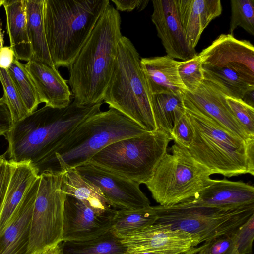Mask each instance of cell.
Returning <instances> with one entry per match:
<instances>
[{"label": "cell", "instance_id": "obj_14", "mask_svg": "<svg viewBox=\"0 0 254 254\" xmlns=\"http://www.w3.org/2000/svg\"><path fill=\"white\" fill-rule=\"evenodd\" d=\"M225 92L219 86L205 79L194 91H186L184 107L194 110L218 126L244 140L249 138L234 117L228 105Z\"/></svg>", "mask_w": 254, "mask_h": 254}, {"label": "cell", "instance_id": "obj_1", "mask_svg": "<svg viewBox=\"0 0 254 254\" xmlns=\"http://www.w3.org/2000/svg\"><path fill=\"white\" fill-rule=\"evenodd\" d=\"M103 102L79 106L72 101L63 108L45 105L30 113L4 135L8 142V161L28 163L36 172L64 137L101 111Z\"/></svg>", "mask_w": 254, "mask_h": 254}, {"label": "cell", "instance_id": "obj_2", "mask_svg": "<svg viewBox=\"0 0 254 254\" xmlns=\"http://www.w3.org/2000/svg\"><path fill=\"white\" fill-rule=\"evenodd\" d=\"M119 12L110 4L68 68L73 102L85 106L103 102L122 37Z\"/></svg>", "mask_w": 254, "mask_h": 254}, {"label": "cell", "instance_id": "obj_42", "mask_svg": "<svg viewBox=\"0 0 254 254\" xmlns=\"http://www.w3.org/2000/svg\"><path fill=\"white\" fill-rule=\"evenodd\" d=\"M4 42V34L2 29V21L0 18V51L3 47Z\"/></svg>", "mask_w": 254, "mask_h": 254}, {"label": "cell", "instance_id": "obj_10", "mask_svg": "<svg viewBox=\"0 0 254 254\" xmlns=\"http://www.w3.org/2000/svg\"><path fill=\"white\" fill-rule=\"evenodd\" d=\"M64 171L40 176L29 230L27 254L47 251L62 242L64 203Z\"/></svg>", "mask_w": 254, "mask_h": 254}, {"label": "cell", "instance_id": "obj_4", "mask_svg": "<svg viewBox=\"0 0 254 254\" xmlns=\"http://www.w3.org/2000/svg\"><path fill=\"white\" fill-rule=\"evenodd\" d=\"M109 5V0H45L44 29L56 68H69Z\"/></svg>", "mask_w": 254, "mask_h": 254}, {"label": "cell", "instance_id": "obj_23", "mask_svg": "<svg viewBox=\"0 0 254 254\" xmlns=\"http://www.w3.org/2000/svg\"><path fill=\"white\" fill-rule=\"evenodd\" d=\"M12 165L9 183L0 214V235L9 224L13 213L28 189L38 177L28 163L12 164Z\"/></svg>", "mask_w": 254, "mask_h": 254}, {"label": "cell", "instance_id": "obj_34", "mask_svg": "<svg viewBox=\"0 0 254 254\" xmlns=\"http://www.w3.org/2000/svg\"><path fill=\"white\" fill-rule=\"evenodd\" d=\"M240 254H251L254 239V214L231 234Z\"/></svg>", "mask_w": 254, "mask_h": 254}, {"label": "cell", "instance_id": "obj_44", "mask_svg": "<svg viewBox=\"0 0 254 254\" xmlns=\"http://www.w3.org/2000/svg\"><path fill=\"white\" fill-rule=\"evenodd\" d=\"M194 254H208L207 253L204 249L203 244L201 246L200 249L196 253Z\"/></svg>", "mask_w": 254, "mask_h": 254}, {"label": "cell", "instance_id": "obj_40", "mask_svg": "<svg viewBox=\"0 0 254 254\" xmlns=\"http://www.w3.org/2000/svg\"><path fill=\"white\" fill-rule=\"evenodd\" d=\"M15 55L10 46H3L0 51V67L8 70L13 62Z\"/></svg>", "mask_w": 254, "mask_h": 254}, {"label": "cell", "instance_id": "obj_48", "mask_svg": "<svg viewBox=\"0 0 254 254\" xmlns=\"http://www.w3.org/2000/svg\"><path fill=\"white\" fill-rule=\"evenodd\" d=\"M0 135H1V134H0Z\"/></svg>", "mask_w": 254, "mask_h": 254}, {"label": "cell", "instance_id": "obj_9", "mask_svg": "<svg viewBox=\"0 0 254 254\" xmlns=\"http://www.w3.org/2000/svg\"><path fill=\"white\" fill-rule=\"evenodd\" d=\"M153 207L157 215L155 223L188 232L197 237L200 244L231 235L254 214V204L224 210L199 205L193 199Z\"/></svg>", "mask_w": 254, "mask_h": 254}, {"label": "cell", "instance_id": "obj_12", "mask_svg": "<svg viewBox=\"0 0 254 254\" xmlns=\"http://www.w3.org/2000/svg\"><path fill=\"white\" fill-rule=\"evenodd\" d=\"M127 253L182 254L200 244L199 238L185 231L159 223L120 238Z\"/></svg>", "mask_w": 254, "mask_h": 254}, {"label": "cell", "instance_id": "obj_26", "mask_svg": "<svg viewBox=\"0 0 254 254\" xmlns=\"http://www.w3.org/2000/svg\"><path fill=\"white\" fill-rule=\"evenodd\" d=\"M150 105L157 130L170 136L174 123L185 112L183 96L170 93L150 94Z\"/></svg>", "mask_w": 254, "mask_h": 254}, {"label": "cell", "instance_id": "obj_19", "mask_svg": "<svg viewBox=\"0 0 254 254\" xmlns=\"http://www.w3.org/2000/svg\"><path fill=\"white\" fill-rule=\"evenodd\" d=\"M193 200L204 206L231 209L254 204V187L242 181L212 179Z\"/></svg>", "mask_w": 254, "mask_h": 254}, {"label": "cell", "instance_id": "obj_17", "mask_svg": "<svg viewBox=\"0 0 254 254\" xmlns=\"http://www.w3.org/2000/svg\"><path fill=\"white\" fill-rule=\"evenodd\" d=\"M39 182V176L28 189L9 224L0 235V254H27L31 219Z\"/></svg>", "mask_w": 254, "mask_h": 254}, {"label": "cell", "instance_id": "obj_43", "mask_svg": "<svg viewBox=\"0 0 254 254\" xmlns=\"http://www.w3.org/2000/svg\"><path fill=\"white\" fill-rule=\"evenodd\" d=\"M201 248V246L199 247H193L188 252L184 253L182 254H194L197 253Z\"/></svg>", "mask_w": 254, "mask_h": 254}, {"label": "cell", "instance_id": "obj_32", "mask_svg": "<svg viewBox=\"0 0 254 254\" xmlns=\"http://www.w3.org/2000/svg\"><path fill=\"white\" fill-rule=\"evenodd\" d=\"M177 69L181 81L187 91H194L204 80L202 60L198 53L191 59L179 61Z\"/></svg>", "mask_w": 254, "mask_h": 254}, {"label": "cell", "instance_id": "obj_21", "mask_svg": "<svg viewBox=\"0 0 254 254\" xmlns=\"http://www.w3.org/2000/svg\"><path fill=\"white\" fill-rule=\"evenodd\" d=\"M179 61L166 55L140 58V67L151 95L170 93L184 96L186 89L178 72Z\"/></svg>", "mask_w": 254, "mask_h": 254}, {"label": "cell", "instance_id": "obj_29", "mask_svg": "<svg viewBox=\"0 0 254 254\" xmlns=\"http://www.w3.org/2000/svg\"><path fill=\"white\" fill-rule=\"evenodd\" d=\"M8 70L29 112L31 113L36 111L41 103L25 64L15 57Z\"/></svg>", "mask_w": 254, "mask_h": 254}, {"label": "cell", "instance_id": "obj_47", "mask_svg": "<svg viewBox=\"0 0 254 254\" xmlns=\"http://www.w3.org/2000/svg\"><path fill=\"white\" fill-rule=\"evenodd\" d=\"M5 0H0V7L3 5Z\"/></svg>", "mask_w": 254, "mask_h": 254}, {"label": "cell", "instance_id": "obj_18", "mask_svg": "<svg viewBox=\"0 0 254 254\" xmlns=\"http://www.w3.org/2000/svg\"><path fill=\"white\" fill-rule=\"evenodd\" d=\"M35 85L41 103L54 108H63L71 102L72 94L54 66L31 59L25 64Z\"/></svg>", "mask_w": 254, "mask_h": 254}, {"label": "cell", "instance_id": "obj_16", "mask_svg": "<svg viewBox=\"0 0 254 254\" xmlns=\"http://www.w3.org/2000/svg\"><path fill=\"white\" fill-rule=\"evenodd\" d=\"M151 20L167 55L185 61L197 53L191 48L185 38L181 24L177 0H153Z\"/></svg>", "mask_w": 254, "mask_h": 254}, {"label": "cell", "instance_id": "obj_37", "mask_svg": "<svg viewBox=\"0 0 254 254\" xmlns=\"http://www.w3.org/2000/svg\"><path fill=\"white\" fill-rule=\"evenodd\" d=\"M12 167V164L7 160L0 165V214L9 183Z\"/></svg>", "mask_w": 254, "mask_h": 254}, {"label": "cell", "instance_id": "obj_7", "mask_svg": "<svg viewBox=\"0 0 254 254\" xmlns=\"http://www.w3.org/2000/svg\"><path fill=\"white\" fill-rule=\"evenodd\" d=\"M161 160L145 184L153 198L161 206H170L195 198L212 179L210 171L189 150L176 144Z\"/></svg>", "mask_w": 254, "mask_h": 254}, {"label": "cell", "instance_id": "obj_45", "mask_svg": "<svg viewBox=\"0 0 254 254\" xmlns=\"http://www.w3.org/2000/svg\"><path fill=\"white\" fill-rule=\"evenodd\" d=\"M127 254H158L152 253H127Z\"/></svg>", "mask_w": 254, "mask_h": 254}, {"label": "cell", "instance_id": "obj_46", "mask_svg": "<svg viewBox=\"0 0 254 254\" xmlns=\"http://www.w3.org/2000/svg\"><path fill=\"white\" fill-rule=\"evenodd\" d=\"M4 157L0 156V165L5 160Z\"/></svg>", "mask_w": 254, "mask_h": 254}, {"label": "cell", "instance_id": "obj_49", "mask_svg": "<svg viewBox=\"0 0 254 254\" xmlns=\"http://www.w3.org/2000/svg\"></svg>", "mask_w": 254, "mask_h": 254}, {"label": "cell", "instance_id": "obj_11", "mask_svg": "<svg viewBox=\"0 0 254 254\" xmlns=\"http://www.w3.org/2000/svg\"><path fill=\"white\" fill-rule=\"evenodd\" d=\"M84 180L98 187L111 207L116 210H135L150 206L140 184L88 161L75 168Z\"/></svg>", "mask_w": 254, "mask_h": 254}, {"label": "cell", "instance_id": "obj_8", "mask_svg": "<svg viewBox=\"0 0 254 254\" xmlns=\"http://www.w3.org/2000/svg\"><path fill=\"white\" fill-rule=\"evenodd\" d=\"M172 140L163 131L147 132L112 143L89 161L139 184H145Z\"/></svg>", "mask_w": 254, "mask_h": 254}, {"label": "cell", "instance_id": "obj_31", "mask_svg": "<svg viewBox=\"0 0 254 254\" xmlns=\"http://www.w3.org/2000/svg\"><path fill=\"white\" fill-rule=\"evenodd\" d=\"M229 32L233 35L238 27L254 36V0H231Z\"/></svg>", "mask_w": 254, "mask_h": 254}, {"label": "cell", "instance_id": "obj_24", "mask_svg": "<svg viewBox=\"0 0 254 254\" xmlns=\"http://www.w3.org/2000/svg\"><path fill=\"white\" fill-rule=\"evenodd\" d=\"M63 184L66 195L82 201L98 214H109L115 212L109 202L100 190L82 178L75 169L64 171Z\"/></svg>", "mask_w": 254, "mask_h": 254}, {"label": "cell", "instance_id": "obj_20", "mask_svg": "<svg viewBox=\"0 0 254 254\" xmlns=\"http://www.w3.org/2000/svg\"><path fill=\"white\" fill-rule=\"evenodd\" d=\"M184 33L189 46L195 49L209 24L222 12L220 0H177Z\"/></svg>", "mask_w": 254, "mask_h": 254}, {"label": "cell", "instance_id": "obj_41", "mask_svg": "<svg viewBox=\"0 0 254 254\" xmlns=\"http://www.w3.org/2000/svg\"><path fill=\"white\" fill-rule=\"evenodd\" d=\"M59 244L47 250V254H61Z\"/></svg>", "mask_w": 254, "mask_h": 254}, {"label": "cell", "instance_id": "obj_30", "mask_svg": "<svg viewBox=\"0 0 254 254\" xmlns=\"http://www.w3.org/2000/svg\"><path fill=\"white\" fill-rule=\"evenodd\" d=\"M0 81L3 91L2 97L10 111L14 124L30 113L23 103L8 70L0 67Z\"/></svg>", "mask_w": 254, "mask_h": 254}, {"label": "cell", "instance_id": "obj_15", "mask_svg": "<svg viewBox=\"0 0 254 254\" xmlns=\"http://www.w3.org/2000/svg\"><path fill=\"white\" fill-rule=\"evenodd\" d=\"M115 212L98 214L82 201L66 195L62 241H86L103 235L111 230Z\"/></svg>", "mask_w": 254, "mask_h": 254}, {"label": "cell", "instance_id": "obj_22", "mask_svg": "<svg viewBox=\"0 0 254 254\" xmlns=\"http://www.w3.org/2000/svg\"><path fill=\"white\" fill-rule=\"evenodd\" d=\"M3 6L10 47L18 60L27 62L32 59L33 53L28 34L24 0H5Z\"/></svg>", "mask_w": 254, "mask_h": 254}, {"label": "cell", "instance_id": "obj_28", "mask_svg": "<svg viewBox=\"0 0 254 254\" xmlns=\"http://www.w3.org/2000/svg\"><path fill=\"white\" fill-rule=\"evenodd\" d=\"M156 220L155 210L150 205L135 210H116L113 217L111 231L121 238L155 223Z\"/></svg>", "mask_w": 254, "mask_h": 254}, {"label": "cell", "instance_id": "obj_33", "mask_svg": "<svg viewBox=\"0 0 254 254\" xmlns=\"http://www.w3.org/2000/svg\"><path fill=\"white\" fill-rule=\"evenodd\" d=\"M226 102L237 122L249 138L254 139V108L243 100L226 96Z\"/></svg>", "mask_w": 254, "mask_h": 254}, {"label": "cell", "instance_id": "obj_38", "mask_svg": "<svg viewBox=\"0 0 254 254\" xmlns=\"http://www.w3.org/2000/svg\"><path fill=\"white\" fill-rule=\"evenodd\" d=\"M117 11L130 12L134 9L141 11L147 5L148 0H112Z\"/></svg>", "mask_w": 254, "mask_h": 254}, {"label": "cell", "instance_id": "obj_6", "mask_svg": "<svg viewBox=\"0 0 254 254\" xmlns=\"http://www.w3.org/2000/svg\"><path fill=\"white\" fill-rule=\"evenodd\" d=\"M103 102L147 131L157 130L139 54L130 40L124 36L118 44L114 71Z\"/></svg>", "mask_w": 254, "mask_h": 254}, {"label": "cell", "instance_id": "obj_3", "mask_svg": "<svg viewBox=\"0 0 254 254\" xmlns=\"http://www.w3.org/2000/svg\"><path fill=\"white\" fill-rule=\"evenodd\" d=\"M118 110L109 108L79 124L58 144L37 169L38 176L73 169L110 144L147 132Z\"/></svg>", "mask_w": 254, "mask_h": 254}, {"label": "cell", "instance_id": "obj_35", "mask_svg": "<svg viewBox=\"0 0 254 254\" xmlns=\"http://www.w3.org/2000/svg\"><path fill=\"white\" fill-rule=\"evenodd\" d=\"M171 138L179 146L189 149L192 142L193 131L190 121L186 113L174 123Z\"/></svg>", "mask_w": 254, "mask_h": 254}, {"label": "cell", "instance_id": "obj_39", "mask_svg": "<svg viewBox=\"0 0 254 254\" xmlns=\"http://www.w3.org/2000/svg\"><path fill=\"white\" fill-rule=\"evenodd\" d=\"M13 126L10 111L2 97L0 98V134L5 135Z\"/></svg>", "mask_w": 254, "mask_h": 254}, {"label": "cell", "instance_id": "obj_5", "mask_svg": "<svg viewBox=\"0 0 254 254\" xmlns=\"http://www.w3.org/2000/svg\"><path fill=\"white\" fill-rule=\"evenodd\" d=\"M184 108L193 131L188 150L196 161L212 174L254 175V139L238 137L197 111Z\"/></svg>", "mask_w": 254, "mask_h": 254}, {"label": "cell", "instance_id": "obj_25", "mask_svg": "<svg viewBox=\"0 0 254 254\" xmlns=\"http://www.w3.org/2000/svg\"><path fill=\"white\" fill-rule=\"evenodd\" d=\"M24 2L28 34L33 53L32 59L54 66L50 55L44 29L45 0H24Z\"/></svg>", "mask_w": 254, "mask_h": 254}, {"label": "cell", "instance_id": "obj_27", "mask_svg": "<svg viewBox=\"0 0 254 254\" xmlns=\"http://www.w3.org/2000/svg\"><path fill=\"white\" fill-rule=\"evenodd\" d=\"M61 254H127V248L111 230L103 235L82 242L62 241Z\"/></svg>", "mask_w": 254, "mask_h": 254}, {"label": "cell", "instance_id": "obj_36", "mask_svg": "<svg viewBox=\"0 0 254 254\" xmlns=\"http://www.w3.org/2000/svg\"><path fill=\"white\" fill-rule=\"evenodd\" d=\"M203 245L208 254H240L231 235L217 238Z\"/></svg>", "mask_w": 254, "mask_h": 254}, {"label": "cell", "instance_id": "obj_13", "mask_svg": "<svg viewBox=\"0 0 254 254\" xmlns=\"http://www.w3.org/2000/svg\"><path fill=\"white\" fill-rule=\"evenodd\" d=\"M203 66H214L235 71L254 86V46L230 34H221L199 53Z\"/></svg>", "mask_w": 254, "mask_h": 254}]
</instances>
